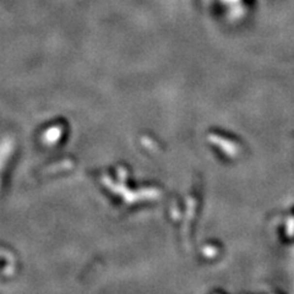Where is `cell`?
Masks as SVG:
<instances>
[{
	"label": "cell",
	"instance_id": "1",
	"mask_svg": "<svg viewBox=\"0 0 294 294\" xmlns=\"http://www.w3.org/2000/svg\"><path fill=\"white\" fill-rule=\"evenodd\" d=\"M225 1H227V3H230V4H237L239 0H225Z\"/></svg>",
	"mask_w": 294,
	"mask_h": 294
}]
</instances>
